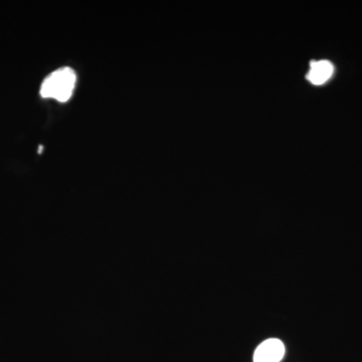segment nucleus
<instances>
[{"mask_svg": "<svg viewBox=\"0 0 362 362\" xmlns=\"http://www.w3.org/2000/svg\"><path fill=\"white\" fill-rule=\"evenodd\" d=\"M284 356V343L276 338H271L257 347L254 362H280Z\"/></svg>", "mask_w": 362, "mask_h": 362, "instance_id": "2", "label": "nucleus"}, {"mask_svg": "<svg viewBox=\"0 0 362 362\" xmlns=\"http://www.w3.org/2000/svg\"><path fill=\"white\" fill-rule=\"evenodd\" d=\"M333 66L328 61L312 62L307 80L313 85H322L327 82L333 74Z\"/></svg>", "mask_w": 362, "mask_h": 362, "instance_id": "3", "label": "nucleus"}, {"mask_svg": "<svg viewBox=\"0 0 362 362\" xmlns=\"http://www.w3.org/2000/svg\"><path fill=\"white\" fill-rule=\"evenodd\" d=\"M77 76L73 69L61 68L47 76L40 87V96L57 101H69L75 89Z\"/></svg>", "mask_w": 362, "mask_h": 362, "instance_id": "1", "label": "nucleus"}]
</instances>
